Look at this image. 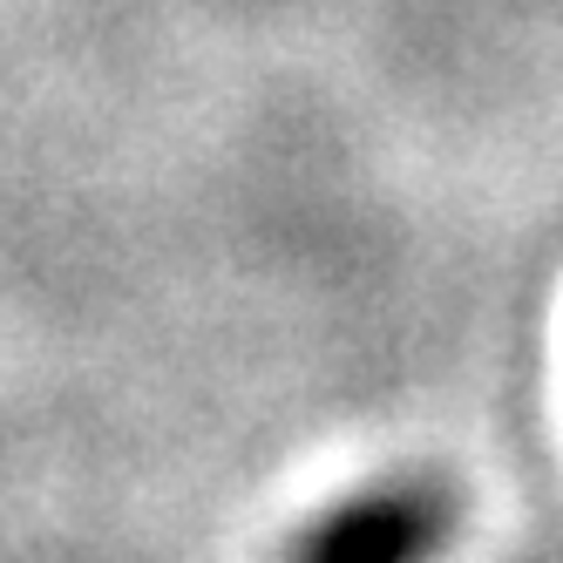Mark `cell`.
Wrapping results in <instances>:
<instances>
[{
	"label": "cell",
	"instance_id": "obj_1",
	"mask_svg": "<svg viewBox=\"0 0 563 563\" xmlns=\"http://www.w3.org/2000/svg\"><path fill=\"white\" fill-rule=\"evenodd\" d=\"M455 496L428 475H394L346 496L292 543L286 563H441L455 543Z\"/></svg>",
	"mask_w": 563,
	"mask_h": 563
}]
</instances>
